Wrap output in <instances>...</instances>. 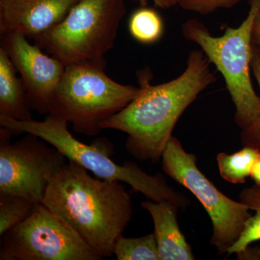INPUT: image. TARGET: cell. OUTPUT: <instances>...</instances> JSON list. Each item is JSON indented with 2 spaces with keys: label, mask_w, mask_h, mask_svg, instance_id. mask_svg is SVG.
<instances>
[{
  "label": "cell",
  "mask_w": 260,
  "mask_h": 260,
  "mask_svg": "<svg viewBox=\"0 0 260 260\" xmlns=\"http://www.w3.org/2000/svg\"><path fill=\"white\" fill-rule=\"evenodd\" d=\"M241 0H178V5L186 11L209 15L220 9H231Z\"/></svg>",
  "instance_id": "obj_20"
},
{
  "label": "cell",
  "mask_w": 260,
  "mask_h": 260,
  "mask_svg": "<svg viewBox=\"0 0 260 260\" xmlns=\"http://www.w3.org/2000/svg\"><path fill=\"white\" fill-rule=\"evenodd\" d=\"M249 11L237 28H227L220 37H214L201 22L191 19L182 25L184 39L195 43L211 64L223 75L235 106L234 120L241 129L260 116V96L251 80L252 30L260 10V0H247Z\"/></svg>",
  "instance_id": "obj_4"
},
{
  "label": "cell",
  "mask_w": 260,
  "mask_h": 260,
  "mask_svg": "<svg viewBox=\"0 0 260 260\" xmlns=\"http://www.w3.org/2000/svg\"><path fill=\"white\" fill-rule=\"evenodd\" d=\"M139 3L142 6H145L149 2H152L155 6L161 9H169L178 5V0H135Z\"/></svg>",
  "instance_id": "obj_21"
},
{
  "label": "cell",
  "mask_w": 260,
  "mask_h": 260,
  "mask_svg": "<svg viewBox=\"0 0 260 260\" xmlns=\"http://www.w3.org/2000/svg\"><path fill=\"white\" fill-rule=\"evenodd\" d=\"M80 0H0V34L42 37L61 23Z\"/></svg>",
  "instance_id": "obj_11"
},
{
  "label": "cell",
  "mask_w": 260,
  "mask_h": 260,
  "mask_svg": "<svg viewBox=\"0 0 260 260\" xmlns=\"http://www.w3.org/2000/svg\"><path fill=\"white\" fill-rule=\"evenodd\" d=\"M42 204L73 228L101 257H112L132 217L131 196L120 181L95 179L70 161L48 186Z\"/></svg>",
  "instance_id": "obj_2"
},
{
  "label": "cell",
  "mask_w": 260,
  "mask_h": 260,
  "mask_svg": "<svg viewBox=\"0 0 260 260\" xmlns=\"http://www.w3.org/2000/svg\"><path fill=\"white\" fill-rule=\"evenodd\" d=\"M104 65H69L51 99L49 115L71 123L76 133L96 136L102 124L122 110L139 88L111 79Z\"/></svg>",
  "instance_id": "obj_5"
},
{
  "label": "cell",
  "mask_w": 260,
  "mask_h": 260,
  "mask_svg": "<svg viewBox=\"0 0 260 260\" xmlns=\"http://www.w3.org/2000/svg\"><path fill=\"white\" fill-rule=\"evenodd\" d=\"M210 64L203 51H192L182 74L156 85L150 83V71H140L138 95L122 110L104 121L102 129L126 133L125 148L129 155L140 161L158 164L181 114L216 81Z\"/></svg>",
  "instance_id": "obj_1"
},
{
  "label": "cell",
  "mask_w": 260,
  "mask_h": 260,
  "mask_svg": "<svg viewBox=\"0 0 260 260\" xmlns=\"http://www.w3.org/2000/svg\"><path fill=\"white\" fill-rule=\"evenodd\" d=\"M239 201L255 211L254 216L246 223L242 235L228 251V254H239L245 250L251 243L260 241V187L255 185L246 188L239 195Z\"/></svg>",
  "instance_id": "obj_15"
},
{
  "label": "cell",
  "mask_w": 260,
  "mask_h": 260,
  "mask_svg": "<svg viewBox=\"0 0 260 260\" xmlns=\"http://www.w3.org/2000/svg\"><path fill=\"white\" fill-rule=\"evenodd\" d=\"M6 51L0 47V116L32 120L26 89Z\"/></svg>",
  "instance_id": "obj_13"
},
{
  "label": "cell",
  "mask_w": 260,
  "mask_h": 260,
  "mask_svg": "<svg viewBox=\"0 0 260 260\" xmlns=\"http://www.w3.org/2000/svg\"><path fill=\"white\" fill-rule=\"evenodd\" d=\"M114 254L118 260H160L154 233L139 238L121 235L114 244Z\"/></svg>",
  "instance_id": "obj_18"
},
{
  "label": "cell",
  "mask_w": 260,
  "mask_h": 260,
  "mask_svg": "<svg viewBox=\"0 0 260 260\" xmlns=\"http://www.w3.org/2000/svg\"><path fill=\"white\" fill-rule=\"evenodd\" d=\"M251 70L260 90V47L252 44ZM241 142L244 146L257 149L260 152V116L248 127L242 130Z\"/></svg>",
  "instance_id": "obj_19"
},
{
  "label": "cell",
  "mask_w": 260,
  "mask_h": 260,
  "mask_svg": "<svg viewBox=\"0 0 260 260\" xmlns=\"http://www.w3.org/2000/svg\"><path fill=\"white\" fill-rule=\"evenodd\" d=\"M126 13L124 0H80L64 20L35 44L65 65H106Z\"/></svg>",
  "instance_id": "obj_6"
},
{
  "label": "cell",
  "mask_w": 260,
  "mask_h": 260,
  "mask_svg": "<svg viewBox=\"0 0 260 260\" xmlns=\"http://www.w3.org/2000/svg\"><path fill=\"white\" fill-rule=\"evenodd\" d=\"M128 28L135 40L145 44L158 42L164 30L161 17L155 10L145 7L132 15Z\"/></svg>",
  "instance_id": "obj_17"
},
{
  "label": "cell",
  "mask_w": 260,
  "mask_h": 260,
  "mask_svg": "<svg viewBox=\"0 0 260 260\" xmlns=\"http://www.w3.org/2000/svg\"><path fill=\"white\" fill-rule=\"evenodd\" d=\"M13 133L0 129V194L19 195L42 203L51 179L67 158L37 135H26L12 143Z\"/></svg>",
  "instance_id": "obj_9"
},
{
  "label": "cell",
  "mask_w": 260,
  "mask_h": 260,
  "mask_svg": "<svg viewBox=\"0 0 260 260\" xmlns=\"http://www.w3.org/2000/svg\"><path fill=\"white\" fill-rule=\"evenodd\" d=\"M2 36L1 47L8 54L23 80L31 110L49 113L51 99L64 73L66 66L59 59L44 54L20 32Z\"/></svg>",
  "instance_id": "obj_10"
},
{
  "label": "cell",
  "mask_w": 260,
  "mask_h": 260,
  "mask_svg": "<svg viewBox=\"0 0 260 260\" xmlns=\"http://www.w3.org/2000/svg\"><path fill=\"white\" fill-rule=\"evenodd\" d=\"M161 159L164 172L189 189L209 215L213 225L211 245L218 254L227 253L251 218L249 208L219 191L198 169L194 154L187 153L175 137L169 140Z\"/></svg>",
  "instance_id": "obj_7"
},
{
  "label": "cell",
  "mask_w": 260,
  "mask_h": 260,
  "mask_svg": "<svg viewBox=\"0 0 260 260\" xmlns=\"http://www.w3.org/2000/svg\"><path fill=\"white\" fill-rule=\"evenodd\" d=\"M237 255L239 259H260V249L250 248L249 246L245 250Z\"/></svg>",
  "instance_id": "obj_22"
},
{
  "label": "cell",
  "mask_w": 260,
  "mask_h": 260,
  "mask_svg": "<svg viewBox=\"0 0 260 260\" xmlns=\"http://www.w3.org/2000/svg\"><path fill=\"white\" fill-rule=\"evenodd\" d=\"M38 205L25 197L0 194V236L28 218Z\"/></svg>",
  "instance_id": "obj_16"
},
{
  "label": "cell",
  "mask_w": 260,
  "mask_h": 260,
  "mask_svg": "<svg viewBox=\"0 0 260 260\" xmlns=\"http://www.w3.org/2000/svg\"><path fill=\"white\" fill-rule=\"evenodd\" d=\"M259 157L257 149L248 146L233 154L220 153L216 158L219 172L231 184H244L251 177L253 167Z\"/></svg>",
  "instance_id": "obj_14"
},
{
  "label": "cell",
  "mask_w": 260,
  "mask_h": 260,
  "mask_svg": "<svg viewBox=\"0 0 260 260\" xmlns=\"http://www.w3.org/2000/svg\"><path fill=\"white\" fill-rule=\"evenodd\" d=\"M250 177L255 183V185L260 187V157L253 167Z\"/></svg>",
  "instance_id": "obj_24"
},
{
  "label": "cell",
  "mask_w": 260,
  "mask_h": 260,
  "mask_svg": "<svg viewBox=\"0 0 260 260\" xmlns=\"http://www.w3.org/2000/svg\"><path fill=\"white\" fill-rule=\"evenodd\" d=\"M141 207L151 215L154 234L160 260H194L190 244L186 242L177 220L179 206L171 201L148 200Z\"/></svg>",
  "instance_id": "obj_12"
},
{
  "label": "cell",
  "mask_w": 260,
  "mask_h": 260,
  "mask_svg": "<svg viewBox=\"0 0 260 260\" xmlns=\"http://www.w3.org/2000/svg\"><path fill=\"white\" fill-rule=\"evenodd\" d=\"M0 126L10 129L13 135H37L57 149L68 160L79 164L100 179L126 183L148 200L157 203L173 202L182 210L189 205L185 195L169 186L161 174L150 175L134 162L116 164L111 158L114 147L109 140L98 138L91 145L85 144L70 133L68 121L49 114L42 121H18L0 116Z\"/></svg>",
  "instance_id": "obj_3"
},
{
  "label": "cell",
  "mask_w": 260,
  "mask_h": 260,
  "mask_svg": "<svg viewBox=\"0 0 260 260\" xmlns=\"http://www.w3.org/2000/svg\"><path fill=\"white\" fill-rule=\"evenodd\" d=\"M0 260H101L102 258L42 203L3 235Z\"/></svg>",
  "instance_id": "obj_8"
},
{
  "label": "cell",
  "mask_w": 260,
  "mask_h": 260,
  "mask_svg": "<svg viewBox=\"0 0 260 260\" xmlns=\"http://www.w3.org/2000/svg\"><path fill=\"white\" fill-rule=\"evenodd\" d=\"M252 44L260 47V10L256 15L253 25Z\"/></svg>",
  "instance_id": "obj_23"
}]
</instances>
